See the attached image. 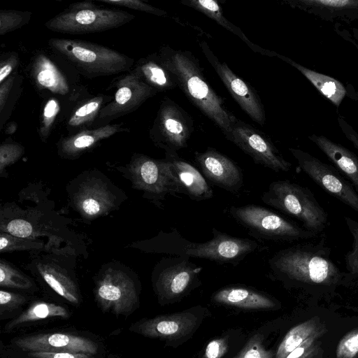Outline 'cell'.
Masks as SVG:
<instances>
[{
    "label": "cell",
    "instance_id": "cell-52",
    "mask_svg": "<svg viewBox=\"0 0 358 358\" xmlns=\"http://www.w3.org/2000/svg\"><path fill=\"white\" fill-rule=\"evenodd\" d=\"M16 129H17V125L13 122H12V123L10 122L8 125L6 132L8 134H12L13 133H14Z\"/></svg>",
    "mask_w": 358,
    "mask_h": 358
},
{
    "label": "cell",
    "instance_id": "cell-36",
    "mask_svg": "<svg viewBox=\"0 0 358 358\" xmlns=\"http://www.w3.org/2000/svg\"><path fill=\"white\" fill-rule=\"evenodd\" d=\"M345 223L353 239L352 248L345 256V268L352 278L358 277V222L345 216Z\"/></svg>",
    "mask_w": 358,
    "mask_h": 358
},
{
    "label": "cell",
    "instance_id": "cell-32",
    "mask_svg": "<svg viewBox=\"0 0 358 358\" xmlns=\"http://www.w3.org/2000/svg\"><path fill=\"white\" fill-rule=\"evenodd\" d=\"M0 286L1 287L29 289L34 287L33 280L14 265L5 259L0 260Z\"/></svg>",
    "mask_w": 358,
    "mask_h": 358
},
{
    "label": "cell",
    "instance_id": "cell-42",
    "mask_svg": "<svg viewBox=\"0 0 358 358\" xmlns=\"http://www.w3.org/2000/svg\"><path fill=\"white\" fill-rule=\"evenodd\" d=\"M98 1L113 6L126 7L158 16H164L166 15V11L147 4L140 0H98Z\"/></svg>",
    "mask_w": 358,
    "mask_h": 358
},
{
    "label": "cell",
    "instance_id": "cell-16",
    "mask_svg": "<svg viewBox=\"0 0 358 358\" xmlns=\"http://www.w3.org/2000/svg\"><path fill=\"white\" fill-rule=\"evenodd\" d=\"M114 86L117 90L113 100L102 107L97 115L101 122H109L134 111L157 92L134 70L122 76Z\"/></svg>",
    "mask_w": 358,
    "mask_h": 358
},
{
    "label": "cell",
    "instance_id": "cell-20",
    "mask_svg": "<svg viewBox=\"0 0 358 358\" xmlns=\"http://www.w3.org/2000/svg\"><path fill=\"white\" fill-rule=\"evenodd\" d=\"M285 3L335 24L358 23V0H286Z\"/></svg>",
    "mask_w": 358,
    "mask_h": 358
},
{
    "label": "cell",
    "instance_id": "cell-23",
    "mask_svg": "<svg viewBox=\"0 0 358 358\" xmlns=\"http://www.w3.org/2000/svg\"><path fill=\"white\" fill-rule=\"evenodd\" d=\"M212 300L219 304L243 309L271 310L276 308V301L271 296L242 285H230L213 293Z\"/></svg>",
    "mask_w": 358,
    "mask_h": 358
},
{
    "label": "cell",
    "instance_id": "cell-18",
    "mask_svg": "<svg viewBox=\"0 0 358 358\" xmlns=\"http://www.w3.org/2000/svg\"><path fill=\"white\" fill-rule=\"evenodd\" d=\"M194 159L202 174L212 184L232 194L243 185L241 167L231 159L212 148L203 152H195Z\"/></svg>",
    "mask_w": 358,
    "mask_h": 358
},
{
    "label": "cell",
    "instance_id": "cell-1",
    "mask_svg": "<svg viewBox=\"0 0 358 358\" xmlns=\"http://www.w3.org/2000/svg\"><path fill=\"white\" fill-rule=\"evenodd\" d=\"M268 264L271 277L289 287L331 289L352 280L334 263L324 238L280 250Z\"/></svg>",
    "mask_w": 358,
    "mask_h": 358
},
{
    "label": "cell",
    "instance_id": "cell-28",
    "mask_svg": "<svg viewBox=\"0 0 358 358\" xmlns=\"http://www.w3.org/2000/svg\"><path fill=\"white\" fill-rule=\"evenodd\" d=\"M181 3L203 13L227 30L238 36L253 51L265 56H276V52L265 50L252 43L238 27L224 16L222 7L217 1L214 0H183Z\"/></svg>",
    "mask_w": 358,
    "mask_h": 358
},
{
    "label": "cell",
    "instance_id": "cell-15",
    "mask_svg": "<svg viewBox=\"0 0 358 358\" xmlns=\"http://www.w3.org/2000/svg\"><path fill=\"white\" fill-rule=\"evenodd\" d=\"M227 138L257 164L275 172H287L292 167V164L283 158L264 134L240 120L234 123Z\"/></svg>",
    "mask_w": 358,
    "mask_h": 358
},
{
    "label": "cell",
    "instance_id": "cell-21",
    "mask_svg": "<svg viewBox=\"0 0 358 358\" xmlns=\"http://www.w3.org/2000/svg\"><path fill=\"white\" fill-rule=\"evenodd\" d=\"M34 267L57 294L70 303H79L80 295L77 283L72 274L59 260L47 255L34 261Z\"/></svg>",
    "mask_w": 358,
    "mask_h": 358
},
{
    "label": "cell",
    "instance_id": "cell-7",
    "mask_svg": "<svg viewBox=\"0 0 358 358\" xmlns=\"http://www.w3.org/2000/svg\"><path fill=\"white\" fill-rule=\"evenodd\" d=\"M229 213L250 236L259 239L292 242L307 240L317 235L275 212L256 204L232 206Z\"/></svg>",
    "mask_w": 358,
    "mask_h": 358
},
{
    "label": "cell",
    "instance_id": "cell-3",
    "mask_svg": "<svg viewBox=\"0 0 358 358\" xmlns=\"http://www.w3.org/2000/svg\"><path fill=\"white\" fill-rule=\"evenodd\" d=\"M159 61L173 75L177 85L189 99L223 132L226 138L238 120L227 108L203 76L196 59L190 52L164 46Z\"/></svg>",
    "mask_w": 358,
    "mask_h": 358
},
{
    "label": "cell",
    "instance_id": "cell-11",
    "mask_svg": "<svg viewBox=\"0 0 358 358\" xmlns=\"http://www.w3.org/2000/svg\"><path fill=\"white\" fill-rule=\"evenodd\" d=\"M134 17L131 13L116 9H67L47 21L45 27L59 33L86 34L117 28Z\"/></svg>",
    "mask_w": 358,
    "mask_h": 358
},
{
    "label": "cell",
    "instance_id": "cell-38",
    "mask_svg": "<svg viewBox=\"0 0 358 358\" xmlns=\"http://www.w3.org/2000/svg\"><path fill=\"white\" fill-rule=\"evenodd\" d=\"M59 109V104L55 99H50L45 103L39 127V135L43 141L48 138Z\"/></svg>",
    "mask_w": 358,
    "mask_h": 358
},
{
    "label": "cell",
    "instance_id": "cell-17",
    "mask_svg": "<svg viewBox=\"0 0 358 358\" xmlns=\"http://www.w3.org/2000/svg\"><path fill=\"white\" fill-rule=\"evenodd\" d=\"M199 45L205 57L242 110L253 121L263 125L266 120L265 111L255 91L237 76L225 62H220L206 42H201Z\"/></svg>",
    "mask_w": 358,
    "mask_h": 358
},
{
    "label": "cell",
    "instance_id": "cell-48",
    "mask_svg": "<svg viewBox=\"0 0 358 358\" xmlns=\"http://www.w3.org/2000/svg\"><path fill=\"white\" fill-rule=\"evenodd\" d=\"M15 76H9L3 83L0 84V112L3 113L6 101L14 85Z\"/></svg>",
    "mask_w": 358,
    "mask_h": 358
},
{
    "label": "cell",
    "instance_id": "cell-8",
    "mask_svg": "<svg viewBox=\"0 0 358 358\" xmlns=\"http://www.w3.org/2000/svg\"><path fill=\"white\" fill-rule=\"evenodd\" d=\"M134 188L143 192V197L158 207L168 196L182 194V189L171 172L169 162L143 154L135 153L123 169Z\"/></svg>",
    "mask_w": 358,
    "mask_h": 358
},
{
    "label": "cell",
    "instance_id": "cell-19",
    "mask_svg": "<svg viewBox=\"0 0 358 358\" xmlns=\"http://www.w3.org/2000/svg\"><path fill=\"white\" fill-rule=\"evenodd\" d=\"M20 348L29 352H73L93 355L97 345L78 336L63 333L40 334L20 337L14 341Z\"/></svg>",
    "mask_w": 358,
    "mask_h": 358
},
{
    "label": "cell",
    "instance_id": "cell-27",
    "mask_svg": "<svg viewBox=\"0 0 358 358\" xmlns=\"http://www.w3.org/2000/svg\"><path fill=\"white\" fill-rule=\"evenodd\" d=\"M32 75L36 83L54 94L65 95L69 92V83L57 66L45 55H38L34 60Z\"/></svg>",
    "mask_w": 358,
    "mask_h": 358
},
{
    "label": "cell",
    "instance_id": "cell-53",
    "mask_svg": "<svg viewBox=\"0 0 358 358\" xmlns=\"http://www.w3.org/2000/svg\"><path fill=\"white\" fill-rule=\"evenodd\" d=\"M356 192L358 193V189H357Z\"/></svg>",
    "mask_w": 358,
    "mask_h": 358
},
{
    "label": "cell",
    "instance_id": "cell-49",
    "mask_svg": "<svg viewBox=\"0 0 358 358\" xmlns=\"http://www.w3.org/2000/svg\"><path fill=\"white\" fill-rule=\"evenodd\" d=\"M97 8L96 6L91 1H84L77 2L69 6V10H82L86 9H92Z\"/></svg>",
    "mask_w": 358,
    "mask_h": 358
},
{
    "label": "cell",
    "instance_id": "cell-2",
    "mask_svg": "<svg viewBox=\"0 0 358 358\" xmlns=\"http://www.w3.org/2000/svg\"><path fill=\"white\" fill-rule=\"evenodd\" d=\"M212 234L210 240L194 243L183 237L176 228H173L168 232L159 231L154 238L138 243V247L147 252L204 259L234 266L261 248L254 240L232 236L215 227L212 229Z\"/></svg>",
    "mask_w": 358,
    "mask_h": 358
},
{
    "label": "cell",
    "instance_id": "cell-25",
    "mask_svg": "<svg viewBox=\"0 0 358 358\" xmlns=\"http://www.w3.org/2000/svg\"><path fill=\"white\" fill-rule=\"evenodd\" d=\"M308 138L328 157L358 189V157L343 145L322 135L312 134Z\"/></svg>",
    "mask_w": 358,
    "mask_h": 358
},
{
    "label": "cell",
    "instance_id": "cell-9",
    "mask_svg": "<svg viewBox=\"0 0 358 358\" xmlns=\"http://www.w3.org/2000/svg\"><path fill=\"white\" fill-rule=\"evenodd\" d=\"M203 268L185 257H163L155 266L152 283L159 302H177L201 284Z\"/></svg>",
    "mask_w": 358,
    "mask_h": 358
},
{
    "label": "cell",
    "instance_id": "cell-4",
    "mask_svg": "<svg viewBox=\"0 0 358 358\" xmlns=\"http://www.w3.org/2000/svg\"><path fill=\"white\" fill-rule=\"evenodd\" d=\"M49 46L83 75L92 78L129 71L134 59L96 43L68 38H50Z\"/></svg>",
    "mask_w": 358,
    "mask_h": 358
},
{
    "label": "cell",
    "instance_id": "cell-12",
    "mask_svg": "<svg viewBox=\"0 0 358 358\" xmlns=\"http://www.w3.org/2000/svg\"><path fill=\"white\" fill-rule=\"evenodd\" d=\"M205 308L196 306L179 313L143 320L134 325L133 331L176 345L193 335L205 317Z\"/></svg>",
    "mask_w": 358,
    "mask_h": 358
},
{
    "label": "cell",
    "instance_id": "cell-30",
    "mask_svg": "<svg viewBox=\"0 0 358 358\" xmlns=\"http://www.w3.org/2000/svg\"><path fill=\"white\" fill-rule=\"evenodd\" d=\"M326 328L318 319L312 318L292 328L285 336L274 358H285L292 350L314 336H322Z\"/></svg>",
    "mask_w": 358,
    "mask_h": 358
},
{
    "label": "cell",
    "instance_id": "cell-35",
    "mask_svg": "<svg viewBox=\"0 0 358 358\" xmlns=\"http://www.w3.org/2000/svg\"><path fill=\"white\" fill-rule=\"evenodd\" d=\"M275 352L264 344V335L256 333L234 358H274Z\"/></svg>",
    "mask_w": 358,
    "mask_h": 358
},
{
    "label": "cell",
    "instance_id": "cell-34",
    "mask_svg": "<svg viewBox=\"0 0 358 358\" xmlns=\"http://www.w3.org/2000/svg\"><path fill=\"white\" fill-rule=\"evenodd\" d=\"M103 101L102 96L89 100L74 112L68 124L71 127H78L92 122L98 115Z\"/></svg>",
    "mask_w": 358,
    "mask_h": 358
},
{
    "label": "cell",
    "instance_id": "cell-29",
    "mask_svg": "<svg viewBox=\"0 0 358 358\" xmlns=\"http://www.w3.org/2000/svg\"><path fill=\"white\" fill-rule=\"evenodd\" d=\"M133 70L143 81L157 92L178 86L173 75L159 61L157 56L140 59Z\"/></svg>",
    "mask_w": 358,
    "mask_h": 358
},
{
    "label": "cell",
    "instance_id": "cell-47",
    "mask_svg": "<svg viewBox=\"0 0 358 358\" xmlns=\"http://www.w3.org/2000/svg\"><path fill=\"white\" fill-rule=\"evenodd\" d=\"M338 123L344 136L358 150V132L344 118L338 117Z\"/></svg>",
    "mask_w": 358,
    "mask_h": 358
},
{
    "label": "cell",
    "instance_id": "cell-45",
    "mask_svg": "<svg viewBox=\"0 0 358 358\" xmlns=\"http://www.w3.org/2000/svg\"><path fill=\"white\" fill-rule=\"evenodd\" d=\"M19 64V57L15 52L10 53L0 64V84L3 83L12 71L17 68Z\"/></svg>",
    "mask_w": 358,
    "mask_h": 358
},
{
    "label": "cell",
    "instance_id": "cell-13",
    "mask_svg": "<svg viewBox=\"0 0 358 358\" xmlns=\"http://www.w3.org/2000/svg\"><path fill=\"white\" fill-rule=\"evenodd\" d=\"M193 131L192 120L179 106L166 98L162 103L150 136L166 152H177L187 146Z\"/></svg>",
    "mask_w": 358,
    "mask_h": 358
},
{
    "label": "cell",
    "instance_id": "cell-5",
    "mask_svg": "<svg viewBox=\"0 0 358 358\" xmlns=\"http://www.w3.org/2000/svg\"><path fill=\"white\" fill-rule=\"evenodd\" d=\"M262 201L303 224L306 229L318 234L328 223V215L308 188L288 180L271 182L261 196Z\"/></svg>",
    "mask_w": 358,
    "mask_h": 358
},
{
    "label": "cell",
    "instance_id": "cell-51",
    "mask_svg": "<svg viewBox=\"0 0 358 358\" xmlns=\"http://www.w3.org/2000/svg\"><path fill=\"white\" fill-rule=\"evenodd\" d=\"M322 350L318 344L309 353L302 358H320Z\"/></svg>",
    "mask_w": 358,
    "mask_h": 358
},
{
    "label": "cell",
    "instance_id": "cell-40",
    "mask_svg": "<svg viewBox=\"0 0 358 358\" xmlns=\"http://www.w3.org/2000/svg\"><path fill=\"white\" fill-rule=\"evenodd\" d=\"M24 152V147L17 143H4L0 145V173L16 162Z\"/></svg>",
    "mask_w": 358,
    "mask_h": 358
},
{
    "label": "cell",
    "instance_id": "cell-43",
    "mask_svg": "<svg viewBox=\"0 0 358 358\" xmlns=\"http://www.w3.org/2000/svg\"><path fill=\"white\" fill-rule=\"evenodd\" d=\"M27 301L24 295L8 291H0V313L2 316L5 312L13 310Z\"/></svg>",
    "mask_w": 358,
    "mask_h": 358
},
{
    "label": "cell",
    "instance_id": "cell-31",
    "mask_svg": "<svg viewBox=\"0 0 358 358\" xmlns=\"http://www.w3.org/2000/svg\"><path fill=\"white\" fill-rule=\"evenodd\" d=\"M69 316V311L62 306L48 302H38L8 322L5 327V331L11 330L27 322L55 317L67 318Z\"/></svg>",
    "mask_w": 358,
    "mask_h": 358
},
{
    "label": "cell",
    "instance_id": "cell-46",
    "mask_svg": "<svg viewBox=\"0 0 358 358\" xmlns=\"http://www.w3.org/2000/svg\"><path fill=\"white\" fill-rule=\"evenodd\" d=\"M322 336H314L306 341L301 345L292 350L285 358H302L309 353L316 345L317 340Z\"/></svg>",
    "mask_w": 358,
    "mask_h": 358
},
{
    "label": "cell",
    "instance_id": "cell-44",
    "mask_svg": "<svg viewBox=\"0 0 358 358\" xmlns=\"http://www.w3.org/2000/svg\"><path fill=\"white\" fill-rule=\"evenodd\" d=\"M34 358H92V355L73 352H30Z\"/></svg>",
    "mask_w": 358,
    "mask_h": 358
},
{
    "label": "cell",
    "instance_id": "cell-50",
    "mask_svg": "<svg viewBox=\"0 0 358 358\" xmlns=\"http://www.w3.org/2000/svg\"><path fill=\"white\" fill-rule=\"evenodd\" d=\"M346 90V96L358 103V90H356L355 87L350 83L347 85Z\"/></svg>",
    "mask_w": 358,
    "mask_h": 358
},
{
    "label": "cell",
    "instance_id": "cell-33",
    "mask_svg": "<svg viewBox=\"0 0 358 358\" xmlns=\"http://www.w3.org/2000/svg\"><path fill=\"white\" fill-rule=\"evenodd\" d=\"M0 252H10L14 251H41L44 250L43 241L34 238H21L0 231Z\"/></svg>",
    "mask_w": 358,
    "mask_h": 358
},
{
    "label": "cell",
    "instance_id": "cell-26",
    "mask_svg": "<svg viewBox=\"0 0 358 358\" xmlns=\"http://www.w3.org/2000/svg\"><path fill=\"white\" fill-rule=\"evenodd\" d=\"M276 56L301 72L317 91L336 107H339L347 95L346 87L338 80L318 73L277 53Z\"/></svg>",
    "mask_w": 358,
    "mask_h": 358
},
{
    "label": "cell",
    "instance_id": "cell-24",
    "mask_svg": "<svg viewBox=\"0 0 358 358\" xmlns=\"http://www.w3.org/2000/svg\"><path fill=\"white\" fill-rule=\"evenodd\" d=\"M122 131L128 129L122 128L121 124H106L92 130L82 131L62 138L57 143L58 153L63 158H78L99 141Z\"/></svg>",
    "mask_w": 358,
    "mask_h": 358
},
{
    "label": "cell",
    "instance_id": "cell-14",
    "mask_svg": "<svg viewBox=\"0 0 358 358\" xmlns=\"http://www.w3.org/2000/svg\"><path fill=\"white\" fill-rule=\"evenodd\" d=\"M289 150L301 169L317 185L358 213V193L337 169L302 150L290 148Z\"/></svg>",
    "mask_w": 358,
    "mask_h": 358
},
{
    "label": "cell",
    "instance_id": "cell-41",
    "mask_svg": "<svg viewBox=\"0 0 358 358\" xmlns=\"http://www.w3.org/2000/svg\"><path fill=\"white\" fill-rule=\"evenodd\" d=\"M336 358H357L358 356V329L348 333L338 344Z\"/></svg>",
    "mask_w": 358,
    "mask_h": 358
},
{
    "label": "cell",
    "instance_id": "cell-10",
    "mask_svg": "<svg viewBox=\"0 0 358 358\" xmlns=\"http://www.w3.org/2000/svg\"><path fill=\"white\" fill-rule=\"evenodd\" d=\"M94 294L103 310L117 315L129 313L138 301L136 278L124 265L108 264L99 272Z\"/></svg>",
    "mask_w": 358,
    "mask_h": 358
},
{
    "label": "cell",
    "instance_id": "cell-39",
    "mask_svg": "<svg viewBox=\"0 0 358 358\" xmlns=\"http://www.w3.org/2000/svg\"><path fill=\"white\" fill-rule=\"evenodd\" d=\"M232 336L226 334L211 340L200 358H224L230 352Z\"/></svg>",
    "mask_w": 358,
    "mask_h": 358
},
{
    "label": "cell",
    "instance_id": "cell-22",
    "mask_svg": "<svg viewBox=\"0 0 358 358\" xmlns=\"http://www.w3.org/2000/svg\"><path fill=\"white\" fill-rule=\"evenodd\" d=\"M169 164L182 194L190 199L200 201L213 196V191L201 172L187 161L180 157L177 152H166L164 158Z\"/></svg>",
    "mask_w": 358,
    "mask_h": 358
},
{
    "label": "cell",
    "instance_id": "cell-6",
    "mask_svg": "<svg viewBox=\"0 0 358 358\" xmlns=\"http://www.w3.org/2000/svg\"><path fill=\"white\" fill-rule=\"evenodd\" d=\"M67 190L73 208L87 220L108 215L124 199V192L96 170L79 175Z\"/></svg>",
    "mask_w": 358,
    "mask_h": 358
},
{
    "label": "cell",
    "instance_id": "cell-37",
    "mask_svg": "<svg viewBox=\"0 0 358 358\" xmlns=\"http://www.w3.org/2000/svg\"><path fill=\"white\" fill-rule=\"evenodd\" d=\"M31 17L29 12L14 10L0 11V35L3 36L27 24Z\"/></svg>",
    "mask_w": 358,
    "mask_h": 358
}]
</instances>
